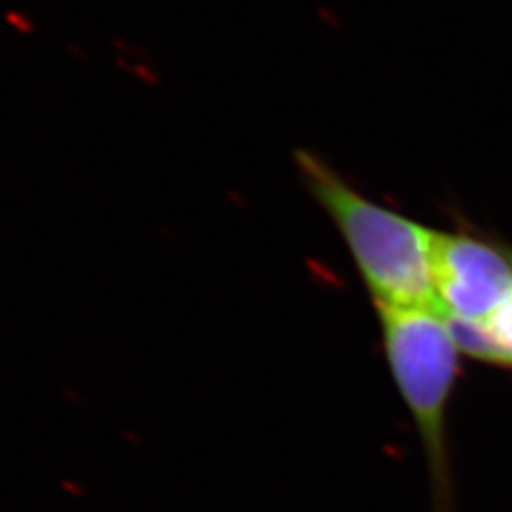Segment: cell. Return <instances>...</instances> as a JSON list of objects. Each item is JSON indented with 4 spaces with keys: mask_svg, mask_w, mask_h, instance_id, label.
I'll return each mask as SVG.
<instances>
[{
    "mask_svg": "<svg viewBox=\"0 0 512 512\" xmlns=\"http://www.w3.org/2000/svg\"><path fill=\"white\" fill-rule=\"evenodd\" d=\"M296 165L313 200L346 241L374 306L439 313L435 230L368 200L311 152H296Z\"/></svg>",
    "mask_w": 512,
    "mask_h": 512,
    "instance_id": "1",
    "label": "cell"
},
{
    "mask_svg": "<svg viewBox=\"0 0 512 512\" xmlns=\"http://www.w3.org/2000/svg\"><path fill=\"white\" fill-rule=\"evenodd\" d=\"M511 253H512V249H511Z\"/></svg>",
    "mask_w": 512,
    "mask_h": 512,
    "instance_id": "5",
    "label": "cell"
},
{
    "mask_svg": "<svg viewBox=\"0 0 512 512\" xmlns=\"http://www.w3.org/2000/svg\"><path fill=\"white\" fill-rule=\"evenodd\" d=\"M482 323L501 351L503 365L512 368V298Z\"/></svg>",
    "mask_w": 512,
    "mask_h": 512,
    "instance_id": "4",
    "label": "cell"
},
{
    "mask_svg": "<svg viewBox=\"0 0 512 512\" xmlns=\"http://www.w3.org/2000/svg\"><path fill=\"white\" fill-rule=\"evenodd\" d=\"M433 275L439 315L486 321L512 298V253L461 232L433 236Z\"/></svg>",
    "mask_w": 512,
    "mask_h": 512,
    "instance_id": "3",
    "label": "cell"
},
{
    "mask_svg": "<svg viewBox=\"0 0 512 512\" xmlns=\"http://www.w3.org/2000/svg\"><path fill=\"white\" fill-rule=\"evenodd\" d=\"M376 310L387 365L423 444L431 512H458L446 412L458 380L461 353L437 311Z\"/></svg>",
    "mask_w": 512,
    "mask_h": 512,
    "instance_id": "2",
    "label": "cell"
}]
</instances>
